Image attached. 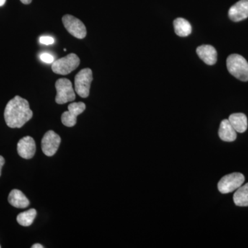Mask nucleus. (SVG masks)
Masks as SVG:
<instances>
[{"label":"nucleus","instance_id":"1","mask_svg":"<svg viewBox=\"0 0 248 248\" xmlns=\"http://www.w3.org/2000/svg\"><path fill=\"white\" fill-rule=\"evenodd\" d=\"M33 115L27 99L16 96L8 102L5 108L4 119L8 126L20 128L31 120Z\"/></svg>","mask_w":248,"mask_h":248},{"label":"nucleus","instance_id":"2","mask_svg":"<svg viewBox=\"0 0 248 248\" xmlns=\"http://www.w3.org/2000/svg\"><path fill=\"white\" fill-rule=\"evenodd\" d=\"M227 68L232 76L242 81H248V62L238 54H232L227 59Z\"/></svg>","mask_w":248,"mask_h":248},{"label":"nucleus","instance_id":"3","mask_svg":"<svg viewBox=\"0 0 248 248\" xmlns=\"http://www.w3.org/2000/svg\"><path fill=\"white\" fill-rule=\"evenodd\" d=\"M79 63L80 60L78 55L71 53L53 62L52 70L56 74L66 76L75 71Z\"/></svg>","mask_w":248,"mask_h":248},{"label":"nucleus","instance_id":"4","mask_svg":"<svg viewBox=\"0 0 248 248\" xmlns=\"http://www.w3.org/2000/svg\"><path fill=\"white\" fill-rule=\"evenodd\" d=\"M57 95L55 102L58 104H66L76 99V93L69 79L61 78L55 83Z\"/></svg>","mask_w":248,"mask_h":248},{"label":"nucleus","instance_id":"5","mask_svg":"<svg viewBox=\"0 0 248 248\" xmlns=\"http://www.w3.org/2000/svg\"><path fill=\"white\" fill-rule=\"evenodd\" d=\"M93 80L92 70L87 68L80 71L75 78V90L77 94L83 98L89 97Z\"/></svg>","mask_w":248,"mask_h":248},{"label":"nucleus","instance_id":"6","mask_svg":"<svg viewBox=\"0 0 248 248\" xmlns=\"http://www.w3.org/2000/svg\"><path fill=\"white\" fill-rule=\"evenodd\" d=\"M245 177L239 172L231 173L222 177L218 184V189L222 194H228L237 190L244 184Z\"/></svg>","mask_w":248,"mask_h":248},{"label":"nucleus","instance_id":"7","mask_svg":"<svg viewBox=\"0 0 248 248\" xmlns=\"http://www.w3.org/2000/svg\"><path fill=\"white\" fill-rule=\"evenodd\" d=\"M62 22L71 35L80 40L85 38L87 33L86 28L79 19L71 15H66L62 18Z\"/></svg>","mask_w":248,"mask_h":248},{"label":"nucleus","instance_id":"8","mask_svg":"<svg viewBox=\"0 0 248 248\" xmlns=\"http://www.w3.org/2000/svg\"><path fill=\"white\" fill-rule=\"evenodd\" d=\"M68 109L62 115V122L67 127H73L77 124L78 116L83 113L86 109V104L83 102L71 103Z\"/></svg>","mask_w":248,"mask_h":248},{"label":"nucleus","instance_id":"9","mask_svg":"<svg viewBox=\"0 0 248 248\" xmlns=\"http://www.w3.org/2000/svg\"><path fill=\"white\" fill-rule=\"evenodd\" d=\"M61 143L60 135L53 130H49L42 140V149L44 154L48 156H53L58 151Z\"/></svg>","mask_w":248,"mask_h":248},{"label":"nucleus","instance_id":"10","mask_svg":"<svg viewBox=\"0 0 248 248\" xmlns=\"http://www.w3.org/2000/svg\"><path fill=\"white\" fill-rule=\"evenodd\" d=\"M36 152L35 140L30 136L24 137L17 143V153L21 157L30 159L33 157Z\"/></svg>","mask_w":248,"mask_h":248},{"label":"nucleus","instance_id":"11","mask_svg":"<svg viewBox=\"0 0 248 248\" xmlns=\"http://www.w3.org/2000/svg\"><path fill=\"white\" fill-rule=\"evenodd\" d=\"M228 16L234 22H241L248 17V0H240L228 11Z\"/></svg>","mask_w":248,"mask_h":248},{"label":"nucleus","instance_id":"12","mask_svg":"<svg viewBox=\"0 0 248 248\" xmlns=\"http://www.w3.org/2000/svg\"><path fill=\"white\" fill-rule=\"evenodd\" d=\"M197 53L206 64H215L217 60L216 49L211 45H202L197 48Z\"/></svg>","mask_w":248,"mask_h":248},{"label":"nucleus","instance_id":"13","mask_svg":"<svg viewBox=\"0 0 248 248\" xmlns=\"http://www.w3.org/2000/svg\"><path fill=\"white\" fill-rule=\"evenodd\" d=\"M218 136L223 141L232 142L236 139V131L230 123L229 120H223L220 124Z\"/></svg>","mask_w":248,"mask_h":248},{"label":"nucleus","instance_id":"14","mask_svg":"<svg viewBox=\"0 0 248 248\" xmlns=\"http://www.w3.org/2000/svg\"><path fill=\"white\" fill-rule=\"evenodd\" d=\"M9 202L11 205L17 208H25L29 206L30 202L22 191L14 189L10 192Z\"/></svg>","mask_w":248,"mask_h":248},{"label":"nucleus","instance_id":"15","mask_svg":"<svg viewBox=\"0 0 248 248\" xmlns=\"http://www.w3.org/2000/svg\"><path fill=\"white\" fill-rule=\"evenodd\" d=\"M228 120L236 133H244L248 129V118L244 113L232 114Z\"/></svg>","mask_w":248,"mask_h":248},{"label":"nucleus","instance_id":"16","mask_svg":"<svg viewBox=\"0 0 248 248\" xmlns=\"http://www.w3.org/2000/svg\"><path fill=\"white\" fill-rule=\"evenodd\" d=\"M173 24L175 33L179 37H187L192 32V27L190 22L184 18H177L174 19Z\"/></svg>","mask_w":248,"mask_h":248},{"label":"nucleus","instance_id":"17","mask_svg":"<svg viewBox=\"0 0 248 248\" xmlns=\"http://www.w3.org/2000/svg\"><path fill=\"white\" fill-rule=\"evenodd\" d=\"M233 200L237 206H248V183L237 189L233 196Z\"/></svg>","mask_w":248,"mask_h":248},{"label":"nucleus","instance_id":"18","mask_svg":"<svg viewBox=\"0 0 248 248\" xmlns=\"http://www.w3.org/2000/svg\"><path fill=\"white\" fill-rule=\"evenodd\" d=\"M36 216H37L36 210L33 208L30 209L27 211L18 215L17 221L21 226L24 227L30 226L33 223Z\"/></svg>","mask_w":248,"mask_h":248},{"label":"nucleus","instance_id":"19","mask_svg":"<svg viewBox=\"0 0 248 248\" xmlns=\"http://www.w3.org/2000/svg\"><path fill=\"white\" fill-rule=\"evenodd\" d=\"M40 58L42 62H45L46 63H52L54 62L53 57L49 53H45L41 54Z\"/></svg>","mask_w":248,"mask_h":248},{"label":"nucleus","instance_id":"20","mask_svg":"<svg viewBox=\"0 0 248 248\" xmlns=\"http://www.w3.org/2000/svg\"><path fill=\"white\" fill-rule=\"evenodd\" d=\"M40 43L43 44L45 45H53L55 42V40L53 37H49V36H42L40 38Z\"/></svg>","mask_w":248,"mask_h":248},{"label":"nucleus","instance_id":"21","mask_svg":"<svg viewBox=\"0 0 248 248\" xmlns=\"http://www.w3.org/2000/svg\"><path fill=\"white\" fill-rule=\"evenodd\" d=\"M5 164V159L2 156H0V176L1 174V169H2L3 166Z\"/></svg>","mask_w":248,"mask_h":248},{"label":"nucleus","instance_id":"22","mask_svg":"<svg viewBox=\"0 0 248 248\" xmlns=\"http://www.w3.org/2000/svg\"><path fill=\"white\" fill-rule=\"evenodd\" d=\"M31 248H43L45 247H44V246H42V245L39 244H36L32 245V247H31Z\"/></svg>","mask_w":248,"mask_h":248},{"label":"nucleus","instance_id":"23","mask_svg":"<svg viewBox=\"0 0 248 248\" xmlns=\"http://www.w3.org/2000/svg\"><path fill=\"white\" fill-rule=\"evenodd\" d=\"M20 1H22V3L24 4H31L32 0H20Z\"/></svg>","mask_w":248,"mask_h":248},{"label":"nucleus","instance_id":"24","mask_svg":"<svg viewBox=\"0 0 248 248\" xmlns=\"http://www.w3.org/2000/svg\"><path fill=\"white\" fill-rule=\"evenodd\" d=\"M6 0H0V6H4Z\"/></svg>","mask_w":248,"mask_h":248},{"label":"nucleus","instance_id":"25","mask_svg":"<svg viewBox=\"0 0 248 248\" xmlns=\"http://www.w3.org/2000/svg\"><path fill=\"white\" fill-rule=\"evenodd\" d=\"M0 248H1V246H0Z\"/></svg>","mask_w":248,"mask_h":248}]
</instances>
